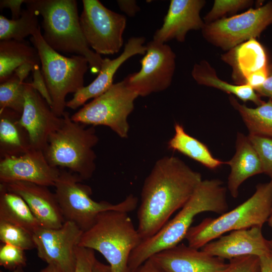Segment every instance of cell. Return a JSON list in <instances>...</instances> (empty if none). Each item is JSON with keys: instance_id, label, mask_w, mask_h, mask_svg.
I'll return each instance as SVG.
<instances>
[{"instance_id": "9a60e30c", "label": "cell", "mask_w": 272, "mask_h": 272, "mask_svg": "<svg viewBox=\"0 0 272 272\" xmlns=\"http://www.w3.org/2000/svg\"><path fill=\"white\" fill-rule=\"evenodd\" d=\"M62 121V117L56 116L46 101L26 83L25 103L19 122L28 135L30 148L43 151L49 136Z\"/></svg>"}, {"instance_id": "7402d4cb", "label": "cell", "mask_w": 272, "mask_h": 272, "mask_svg": "<svg viewBox=\"0 0 272 272\" xmlns=\"http://www.w3.org/2000/svg\"><path fill=\"white\" fill-rule=\"evenodd\" d=\"M235 148L234 155L225 162L231 168L227 188L234 198L238 196L239 187L246 180L263 173L259 158L248 135L238 132Z\"/></svg>"}, {"instance_id": "d6986e66", "label": "cell", "mask_w": 272, "mask_h": 272, "mask_svg": "<svg viewBox=\"0 0 272 272\" xmlns=\"http://www.w3.org/2000/svg\"><path fill=\"white\" fill-rule=\"evenodd\" d=\"M145 42L144 37H131L118 57L113 59H103L97 78L89 85L75 93L73 98L66 102V107L76 109L85 105L88 100L94 99L106 92L113 84V77L116 72L125 61L134 55H145L147 50Z\"/></svg>"}, {"instance_id": "3957f363", "label": "cell", "mask_w": 272, "mask_h": 272, "mask_svg": "<svg viewBox=\"0 0 272 272\" xmlns=\"http://www.w3.org/2000/svg\"><path fill=\"white\" fill-rule=\"evenodd\" d=\"M26 7L42 18L43 38L57 52L85 57L93 73H99L103 59L90 49L82 32L76 0H26Z\"/></svg>"}, {"instance_id": "ab89813d", "label": "cell", "mask_w": 272, "mask_h": 272, "mask_svg": "<svg viewBox=\"0 0 272 272\" xmlns=\"http://www.w3.org/2000/svg\"><path fill=\"white\" fill-rule=\"evenodd\" d=\"M120 10L129 17H133L140 11V8L134 0L117 1Z\"/></svg>"}, {"instance_id": "83f0119b", "label": "cell", "mask_w": 272, "mask_h": 272, "mask_svg": "<svg viewBox=\"0 0 272 272\" xmlns=\"http://www.w3.org/2000/svg\"><path fill=\"white\" fill-rule=\"evenodd\" d=\"M229 101L240 114L249 134L272 139V101L269 99L255 108L240 104L237 98L229 95Z\"/></svg>"}, {"instance_id": "ac0fdd59", "label": "cell", "mask_w": 272, "mask_h": 272, "mask_svg": "<svg viewBox=\"0 0 272 272\" xmlns=\"http://www.w3.org/2000/svg\"><path fill=\"white\" fill-rule=\"evenodd\" d=\"M165 272H221L228 263L184 244L161 251L150 257Z\"/></svg>"}, {"instance_id": "7dc6e473", "label": "cell", "mask_w": 272, "mask_h": 272, "mask_svg": "<svg viewBox=\"0 0 272 272\" xmlns=\"http://www.w3.org/2000/svg\"><path fill=\"white\" fill-rule=\"evenodd\" d=\"M1 272H2V271H1ZM12 272H25V271L23 269V267H18L16 268V269L13 270Z\"/></svg>"}, {"instance_id": "d4e9b609", "label": "cell", "mask_w": 272, "mask_h": 272, "mask_svg": "<svg viewBox=\"0 0 272 272\" xmlns=\"http://www.w3.org/2000/svg\"><path fill=\"white\" fill-rule=\"evenodd\" d=\"M0 222L20 226L33 234L42 227L23 198L1 183Z\"/></svg>"}, {"instance_id": "44dd1931", "label": "cell", "mask_w": 272, "mask_h": 272, "mask_svg": "<svg viewBox=\"0 0 272 272\" xmlns=\"http://www.w3.org/2000/svg\"><path fill=\"white\" fill-rule=\"evenodd\" d=\"M222 59L232 68V77L236 85H246L249 78L267 67L265 51L262 46L252 39L224 54Z\"/></svg>"}, {"instance_id": "7c38bea8", "label": "cell", "mask_w": 272, "mask_h": 272, "mask_svg": "<svg viewBox=\"0 0 272 272\" xmlns=\"http://www.w3.org/2000/svg\"><path fill=\"white\" fill-rule=\"evenodd\" d=\"M146 46V52L140 60V70L124 79L128 86L141 97L168 88L176 68V54L170 46L153 40Z\"/></svg>"}, {"instance_id": "2e32d148", "label": "cell", "mask_w": 272, "mask_h": 272, "mask_svg": "<svg viewBox=\"0 0 272 272\" xmlns=\"http://www.w3.org/2000/svg\"><path fill=\"white\" fill-rule=\"evenodd\" d=\"M202 250L223 259L253 255L259 257L271 253L269 240L263 236L262 226L231 231L206 244Z\"/></svg>"}, {"instance_id": "ba28073f", "label": "cell", "mask_w": 272, "mask_h": 272, "mask_svg": "<svg viewBox=\"0 0 272 272\" xmlns=\"http://www.w3.org/2000/svg\"><path fill=\"white\" fill-rule=\"evenodd\" d=\"M77 174L60 169L55 184V194L65 221L76 224L83 232L94 224L98 215L105 211L129 213L137 207L138 198L130 194L122 201L112 204L106 201H96L91 195V188L82 183Z\"/></svg>"}, {"instance_id": "f546056e", "label": "cell", "mask_w": 272, "mask_h": 272, "mask_svg": "<svg viewBox=\"0 0 272 272\" xmlns=\"http://www.w3.org/2000/svg\"><path fill=\"white\" fill-rule=\"evenodd\" d=\"M26 83L14 74L0 84V110L9 108L21 114L25 103Z\"/></svg>"}, {"instance_id": "60d3db41", "label": "cell", "mask_w": 272, "mask_h": 272, "mask_svg": "<svg viewBox=\"0 0 272 272\" xmlns=\"http://www.w3.org/2000/svg\"><path fill=\"white\" fill-rule=\"evenodd\" d=\"M135 272H165L154 260L150 258L140 266Z\"/></svg>"}, {"instance_id": "f35d334b", "label": "cell", "mask_w": 272, "mask_h": 272, "mask_svg": "<svg viewBox=\"0 0 272 272\" xmlns=\"http://www.w3.org/2000/svg\"><path fill=\"white\" fill-rule=\"evenodd\" d=\"M26 0H1L0 8H9L12 13V19H19L21 15V5L25 3Z\"/></svg>"}, {"instance_id": "ee69618b", "label": "cell", "mask_w": 272, "mask_h": 272, "mask_svg": "<svg viewBox=\"0 0 272 272\" xmlns=\"http://www.w3.org/2000/svg\"><path fill=\"white\" fill-rule=\"evenodd\" d=\"M94 270V272H110L109 265L102 263L98 260L95 262Z\"/></svg>"}, {"instance_id": "8fae6325", "label": "cell", "mask_w": 272, "mask_h": 272, "mask_svg": "<svg viewBox=\"0 0 272 272\" xmlns=\"http://www.w3.org/2000/svg\"><path fill=\"white\" fill-rule=\"evenodd\" d=\"M80 22L90 47L99 55L119 52L123 43L125 16L105 7L98 0H83Z\"/></svg>"}, {"instance_id": "e0dca14e", "label": "cell", "mask_w": 272, "mask_h": 272, "mask_svg": "<svg viewBox=\"0 0 272 272\" xmlns=\"http://www.w3.org/2000/svg\"><path fill=\"white\" fill-rule=\"evenodd\" d=\"M206 3L205 0L170 1L163 23L154 33L153 40L162 43L173 39L184 42L189 31L201 30L205 23L200 13Z\"/></svg>"}, {"instance_id": "7bdbcfd3", "label": "cell", "mask_w": 272, "mask_h": 272, "mask_svg": "<svg viewBox=\"0 0 272 272\" xmlns=\"http://www.w3.org/2000/svg\"><path fill=\"white\" fill-rule=\"evenodd\" d=\"M260 272H272V252L259 257Z\"/></svg>"}, {"instance_id": "836d02e7", "label": "cell", "mask_w": 272, "mask_h": 272, "mask_svg": "<svg viewBox=\"0 0 272 272\" xmlns=\"http://www.w3.org/2000/svg\"><path fill=\"white\" fill-rule=\"evenodd\" d=\"M27 259L24 250L9 244H3L0 247V265L13 271L26 265Z\"/></svg>"}, {"instance_id": "4316f807", "label": "cell", "mask_w": 272, "mask_h": 272, "mask_svg": "<svg viewBox=\"0 0 272 272\" xmlns=\"http://www.w3.org/2000/svg\"><path fill=\"white\" fill-rule=\"evenodd\" d=\"M175 133L168 141V148L178 151L210 169H215L225 164L215 158L208 147L186 132L183 126L174 124Z\"/></svg>"}, {"instance_id": "8992f818", "label": "cell", "mask_w": 272, "mask_h": 272, "mask_svg": "<svg viewBox=\"0 0 272 272\" xmlns=\"http://www.w3.org/2000/svg\"><path fill=\"white\" fill-rule=\"evenodd\" d=\"M272 209V180L256 185L255 191L239 206L216 218H207L191 227L185 236L188 245L199 249L228 232L262 226Z\"/></svg>"}, {"instance_id": "30bf717a", "label": "cell", "mask_w": 272, "mask_h": 272, "mask_svg": "<svg viewBox=\"0 0 272 272\" xmlns=\"http://www.w3.org/2000/svg\"><path fill=\"white\" fill-rule=\"evenodd\" d=\"M272 24V2L240 14L205 24L204 39L212 45L229 51L238 45L259 37Z\"/></svg>"}, {"instance_id": "603a6c76", "label": "cell", "mask_w": 272, "mask_h": 272, "mask_svg": "<svg viewBox=\"0 0 272 272\" xmlns=\"http://www.w3.org/2000/svg\"><path fill=\"white\" fill-rule=\"evenodd\" d=\"M21 115L9 108L0 110L1 158L20 155L31 149L28 135L19 122Z\"/></svg>"}, {"instance_id": "4fadbf2b", "label": "cell", "mask_w": 272, "mask_h": 272, "mask_svg": "<svg viewBox=\"0 0 272 272\" xmlns=\"http://www.w3.org/2000/svg\"><path fill=\"white\" fill-rule=\"evenodd\" d=\"M83 231L74 223L65 221L56 229L41 227L33 234L38 256L64 272H74L76 249Z\"/></svg>"}, {"instance_id": "74e56055", "label": "cell", "mask_w": 272, "mask_h": 272, "mask_svg": "<svg viewBox=\"0 0 272 272\" xmlns=\"http://www.w3.org/2000/svg\"><path fill=\"white\" fill-rule=\"evenodd\" d=\"M254 90L260 97H266L272 101V63L267 66V76L265 81Z\"/></svg>"}, {"instance_id": "d590c367", "label": "cell", "mask_w": 272, "mask_h": 272, "mask_svg": "<svg viewBox=\"0 0 272 272\" xmlns=\"http://www.w3.org/2000/svg\"><path fill=\"white\" fill-rule=\"evenodd\" d=\"M76 253V263L74 272H94V265L97 260L94 250L78 246Z\"/></svg>"}, {"instance_id": "4dcf8cb0", "label": "cell", "mask_w": 272, "mask_h": 272, "mask_svg": "<svg viewBox=\"0 0 272 272\" xmlns=\"http://www.w3.org/2000/svg\"><path fill=\"white\" fill-rule=\"evenodd\" d=\"M0 240L24 250L36 248L34 234L26 229L11 223L0 222Z\"/></svg>"}, {"instance_id": "277c9868", "label": "cell", "mask_w": 272, "mask_h": 272, "mask_svg": "<svg viewBox=\"0 0 272 272\" xmlns=\"http://www.w3.org/2000/svg\"><path fill=\"white\" fill-rule=\"evenodd\" d=\"M62 117L60 126L48 138L43 151L44 156L52 166L67 170L82 180H88L96 169L93 148L99 138L95 126L73 121L65 111Z\"/></svg>"}, {"instance_id": "6da1fadb", "label": "cell", "mask_w": 272, "mask_h": 272, "mask_svg": "<svg viewBox=\"0 0 272 272\" xmlns=\"http://www.w3.org/2000/svg\"><path fill=\"white\" fill-rule=\"evenodd\" d=\"M202 180L200 173L178 157L158 160L146 178L138 211L137 230L142 241L156 234L181 209Z\"/></svg>"}, {"instance_id": "e575fe53", "label": "cell", "mask_w": 272, "mask_h": 272, "mask_svg": "<svg viewBox=\"0 0 272 272\" xmlns=\"http://www.w3.org/2000/svg\"><path fill=\"white\" fill-rule=\"evenodd\" d=\"M221 272H260L259 257L247 255L233 258Z\"/></svg>"}, {"instance_id": "8d00e7d4", "label": "cell", "mask_w": 272, "mask_h": 272, "mask_svg": "<svg viewBox=\"0 0 272 272\" xmlns=\"http://www.w3.org/2000/svg\"><path fill=\"white\" fill-rule=\"evenodd\" d=\"M32 72L33 74V81L32 83H30V85L41 95L51 107L52 101L43 76L40 70L39 65L36 64L34 65Z\"/></svg>"}, {"instance_id": "b9f144b4", "label": "cell", "mask_w": 272, "mask_h": 272, "mask_svg": "<svg viewBox=\"0 0 272 272\" xmlns=\"http://www.w3.org/2000/svg\"><path fill=\"white\" fill-rule=\"evenodd\" d=\"M35 65L29 63H24L17 68L14 74L19 78L21 81L24 82Z\"/></svg>"}, {"instance_id": "9c48e42d", "label": "cell", "mask_w": 272, "mask_h": 272, "mask_svg": "<svg viewBox=\"0 0 272 272\" xmlns=\"http://www.w3.org/2000/svg\"><path fill=\"white\" fill-rule=\"evenodd\" d=\"M138 97L123 80L84 105L71 118L88 125L106 126L120 138H127L129 129L127 118L133 110Z\"/></svg>"}, {"instance_id": "ffe728a7", "label": "cell", "mask_w": 272, "mask_h": 272, "mask_svg": "<svg viewBox=\"0 0 272 272\" xmlns=\"http://www.w3.org/2000/svg\"><path fill=\"white\" fill-rule=\"evenodd\" d=\"M1 184L23 198L42 227L59 228L65 222L55 193L48 187L24 181Z\"/></svg>"}, {"instance_id": "5bb4252c", "label": "cell", "mask_w": 272, "mask_h": 272, "mask_svg": "<svg viewBox=\"0 0 272 272\" xmlns=\"http://www.w3.org/2000/svg\"><path fill=\"white\" fill-rule=\"evenodd\" d=\"M60 169L50 165L41 150L30 149L18 156L1 158L0 182L24 181L54 186Z\"/></svg>"}, {"instance_id": "52a82bcc", "label": "cell", "mask_w": 272, "mask_h": 272, "mask_svg": "<svg viewBox=\"0 0 272 272\" xmlns=\"http://www.w3.org/2000/svg\"><path fill=\"white\" fill-rule=\"evenodd\" d=\"M30 41L37 49L54 114L62 117L69 93H76L84 87V76L89 68V62L78 55L66 57L53 49L44 40L39 27Z\"/></svg>"}, {"instance_id": "bcb514c9", "label": "cell", "mask_w": 272, "mask_h": 272, "mask_svg": "<svg viewBox=\"0 0 272 272\" xmlns=\"http://www.w3.org/2000/svg\"><path fill=\"white\" fill-rule=\"evenodd\" d=\"M267 221L268 222V225L271 227L272 229V209ZM269 243L272 251V238L271 240H269Z\"/></svg>"}, {"instance_id": "1f68e13d", "label": "cell", "mask_w": 272, "mask_h": 272, "mask_svg": "<svg viewBox=\"0 0 272 272\" xmlns=\"http://www.w3.org/2000/svg\"><path fill=\"white\" fill-rule=\"evenodd\" d=\"M250 0H215L211 10L203 18L205 24L223 19L228 14H232L251 6Z\"/></svg>"}, {"instance_id": "f6af8a7d", "label": "cell", "mask_w": 272, "mask_h": 272, "mask_svg": "<svg viewBox=\"0 0 272 272\" xmlns=\"http://www.w3.org/2000/svg\"><path fill=\"white\" fill-rule=\"evenodd\" d=\"M40 272H64V271L59 266L55 264H47V265L45 267L42 269Z\"/></svg>"}, {"instance_id": "f1b7e54d", "label": "cell", "mask_w": 272, "mask_h": 272, "mask_svg": "<svg viewBox=\"0 0 272 272\" xmlns=\"http://www.w3.org/2000/svg\"><path fill=\"white\" fill-rule=\"evenodd\" d=\"M22 10L20 17L16 20L8 19L0 16L1 41L14 40L23 41L29 35L31 36L40 27L37 12L31 7Z\"/></svg>"}, {"instance_id": "cb8c5ba5", "label": "cell", "mask_w": 272, "mask_h": 272, "mask_svg": "<svg viewBox=\"0 0 272 272\" xmlns=\"http://www.w3.org/2000/svg\"><path fill=\"white\" fill-rule=\"evenodd\" d=\"M191 76L198 84L218 89L235 96L244 102L251 101L257 106L264 102L251 86L232 84L220 79L215 69L206 60L194 64Z\"/></svg>"}, {"instance_id": "484cf974", "label": "cell", "mask_w": 272, "mask_h": 272, "mask_svg": "<svg viewBox=\"0 0 272 272\" xmlns=\"http://www.w3.org/2000/svg\"><path fill=\"white\" fill-rule=\"evenodd\" d=\"M26 63L39 65L40 60L37 49L25 41L14 40L0 42V83L8 80L15 70Z\"/></svg>"}, {"instance_id": "d6a6232c", "label": "cell", "mask_w": 272, "mask_h": 272, "mask_svg": "<svg viewBox=\"0 0 272 272\" xmlns=\"http://www.w3.org/2000/svg\"><path fill=\"white\" fill-rule=\"evenodd\" d=\"M248 137L259 158L263 173L272 180V139L250 134Z\"/></svg>"}, {"instance_id": "7a4b0ae2", "label": "cell", "mask_w": 272, "mask_h": 272, "mask_svg": "<svg viewBox=\"0 0 272 272\" xmlns=\"http://www.w3.org/2000/svg\"><path fill=\"white\" fill-rule=\"evenodd\" d=\"M228 209L227 188L223 182L218 179L202 180L176 215L132 251L128 262L129 270L135 272L154 254L179 244L197 215L205 212L222 215Z\"/></svg>"}, {"instance_id": "5b68a950", "label": "cell", "mask_w": 272, "mask_h": 272, "mask_svg": "<svg viewBox=\"0 0 272 272\" xmlns=\"http://www.w3.org/2000/svg\"><path fill=\"white\" fill-rule=\"evenodd\" d=\"M127 213H100L92 227L83 232L79 244L100 252L109 263L110 272H131L129 256L142 241Z\"/></svg>"}]
</instances>
